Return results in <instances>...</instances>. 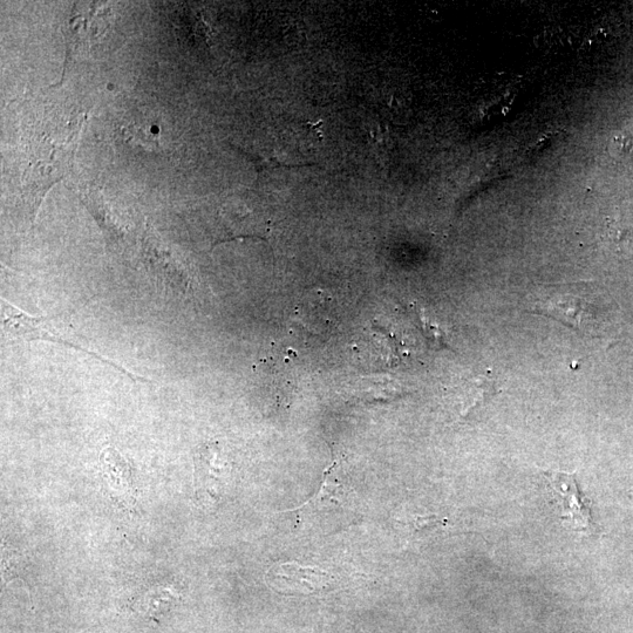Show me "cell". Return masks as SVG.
Returning <instances> with one entry per match:
<instances>
[{
	"label": "cell",
	"mask_w": 633,
	"mask_h": 633,
	"mask_svg": "<svg viewBox=\"0 0 633 633\" xmlns=\"http://www.w3.org/2000/svg\"><path fill=\"white\" fill-rule=\"evenodd\" d=\"M87 112L68 99L34 102L20 136V199L31 222L49 190L70 175Z\"/></svg>",
	"instance_id": "1"
},
{
	"label": "cell",
	"mask_w": 633,
	"mask_h": 633,
	"mask_svg": "<svg viewBox=\"0 0 633 633\" xmlns=\"http://www.w3.org/2000/svg\"><path fill=\"white\" fill-rule=\"evenodd\" d=\"M526 309L590 337L601 336L611 312L600 288L583 282L536 288L527 297Z\"/></svg>",
	"instance_id": "2"
},
{
	"label": "cell",
	"mask_w": 633,
	"mask_h": 633,
	"mask_svg": "<svg viewBox=\"0 0 633 633\" xmlns=\"http://www.w3.org/2000/svg\"><path fill=\"white\" fill-rule=\"evenodd\" d=\"M265 582L282 594L306 596L328 588L332 577L322 569L289 562L271 567Z\"/></svg>",
	"instance_id": "3"
},
{
	"label": "cell",
	"mask_w": 633,
	"mask_h": 633,
	"mask_svg": "<svg viewBox=\"0 0 633 633\" xmlns=\"http://www.w3.org/2000/svg\"><path fill=\"white\" fill-rule=\"evenodd\" d=\"M546 475L562 516L568 520L571 529L581 534H592L594 522L591 519L589 502L583 498L574 476L555 472Z\"/></svg>",
	"instance_id": "4"
},
{
	"label": "cell",
	"mask_w": 633,
	"mask_h": 633,
	"mask_svg": "<svg viewBox=\"0 0 633 633\" xmlns=\"http://www.w3.org/2000/svg\"><path fill=\"white\" fill-rule=\"evenodd\" d=\"M79 12L73 10L72 17L68 20L65 29L67 40V58L71 61L76 57V53L87 49L92 40H97L101 32L107 30V15H102L97 10V6H77Z\"/></svg>",
	"instance_id": "5"
},
{
	"label": "cell",
	"mask_w": 633,
	"mask_h": 633,
	"mask_svg": "<svg viewBox=\"0 0 633 633\" xmlns=\"http://www.w3.org/2000/svg\"><path fill=\"white\" fill-rule=\"evenodd\" d=\"M101 465L107 476L108 486L113 493L118 494L120 498H132L129 496L131 490V471L127 462L121 458L120 454L115 452L113 448H107L101 454Z\"/></svg>",
	"instance_id": "6"
},
{
	"label": "cell",
	"mask_w": 633,
	"mask_h": 633,
	"mask_svg": "<svg viewBox=\"0 0 633 633\" xmlns=\"http://www.w3.org/2000/svg\"><path fill=\"white\" fill-rule=\"evenodd\" d=\"M610 244L622 254H633V213H622L607 223L605 230Z\"/></svg>",
	"instance_id": "7"
},
{
	"label": "cell",
	"mask_w": 633,
	"mask_h": 633,
	"mask_svg": "<svg viewBox=\"0 0 633 633\" xmlns=\"http://www.w3.org/2000/svg\"><path fill=\"white\" fill-rule=\"evenodd\" d=\"M496 391L498 390H496L493 380L483 377L469 380L464 390L462 417H468L469 413L486 404L488 399L495 396Z\"/></svg>",
	"instance_id": "8"
},
{
	"label": "cell",
	"mask_w": 633,
	"mask_h": 633,
	"mask_svg": "<svg viewBox=\"0 0 633 633\" xmlns=\"http://www.w3.org/2000/svg\"><path fill=\"white\" fill-rule=\"evenodd\" d=\"M342 485H339L337 481L331 480L330 476V468L326 469L324 473V480L321 486V490L315 496V498L310 499L308 502L304 503L302 507H309L311 505H315L316 508L324 505V503H338L340 501L339 498H342Z\"/></svg>",
	"instance_id": "9"
},
{
	"label": "cell",
	"mask_w": 633,
	"mask_h": 633,
	"mask_svg": "<svg viewBox=\"0 0 633 633\" xmlns=\"http://www.w3.org/2000/svg\"><path fill=\"white\" fill-rule=\"evenodd\" d=\"M611 152L622 159H633V126L617 132L610 142Z\"/></svg>",
	"instance_id": "10"
},
{
	"label": "cell",
	"mask_w": 633,
	"mask_h": 633,
	"mask_svg": "<svg viewBox=\"0 0 633 633\" xmlns=\"http://www.w3.org/2000/svg\"><path fill=\"white\" fill-rule=\"evenodd\" d=\"M240 153H244L242 151H238ZM245 156L251 161L254 162V165L257 168L258 175H261L264 170H271L275 168H299V167H313L318 166L316 163H302V165H287V163H282L274 159H262L261 156H254L253 154L244 153Z\"/></svg>",
	"instance_id": "11"
},
{
	"label": "cell",
	"mask_w": 633,
	"mask_h": 633,
	"mask_svg": "<svg viewBox=\"0 0 633 633\" xmlns=\"http://www.w3.org/2000/svg\"><path fill=\"white\" fill-rule=\"evenodd\" d=\"M149 597H151V600H155V594H154V592H153V594H152V595H148V597H147V598H149ZM162 597H163V594H162V595H161V594H156V598H159V600H160V598H162ZM154 603H155L154 601H149V604H151V607H153Z\"/></svg>",
	"instance_id": "12"
}]
</instances>
